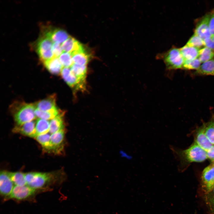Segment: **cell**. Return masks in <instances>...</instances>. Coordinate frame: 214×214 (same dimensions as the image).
<instances>
[{
    "label": "cell",
    "mask_w": 214,
    "mask_h": 214,
    "mask_svg": "<svg viewBox=\"0 0 214 214\" xmlns=\"http://www.w3.org/2000/svg\"><path fill=\"white\" fill-rule=\"evenodd\" d=\"M44 33V35L50 38L53 43H59L64 42L70 37L65 31L59 29L49 30Z\"/></svg>",
    "instance_id": "9a60e30c"
},
{
    "label": "cell",
    "mask_w": 214,
    "mask_h": 214,
    "mask_svg": "<svg viewBox=\"0 0 214 214\" xmlns=\"http://www.w3.org/2000/svg\"><path fill=\"white\" fill-rule=\"evenodd\" d=\"M91 56L85 51L77 54L72 56L73 64L86 65L89 61Z\"/></svg>",
    "instance_id": "cb8c5ba5"
},
{
    "label": "cell",
    "mask_w": 214,
    "mask_h": 214,
    "mask_svg": "<svg viewBox=\"0 0 214 214\" xmlns=\"http://www.w3.org/2000/svg\"><path fill=\"white\" fill-rule=\"evenodd\" d=\"M70 68L72 72L77 78L82 86L85 89L87 70L86 66H81L73 64Z\"/></svg>",
    "instance_id": "e0dca14e"
},
{
    "label": "cell",
    "mask_w": 214,
    "mask_h": 214,
    "mask_svg": "<svg viewBox=\"0 0 214 214\" xmlns=\"http://www.w3.org/2000/svg\"><path fill=\"white\" fill-rule=\"evenodd\" d=\"M43 63L48 70L53 74L58 75L61 73L63 68L58 57H54Z\"/></svg>",
    "instance_id": "d6986e66"
},
{
    "label": "cell",
    "mask_w": 214,
    "mask_h": 214,
    "mask_svg": "<svg viewBox=\"0 0 214 214\" xmlns=\"http://www.w3.org/2000/svg\"><path fill=\"white\" fill-rule=\"evenodd\" d=\"M214 57V51L205 47L200 49L198 58L201 63L213 59Z\"/></svg>",
    "instance_id": "83f0119b"
},
{
    "label": "cell",
    "mask_w": 214,
    "mask_h": 214,
    "mask_svg": "<svg viewBox=\"0 0 214 214\" xmlns=\"http://www.w3.org/2000/svg\"><path fill=\"white\" fill-rule=\"evenodd\" d=\"M27 185L45 192L52 189V187L59 185L66 179L64 171L59 170L48 172H31L25 173Z\"/></svg>",
    "instance_id": "6da1fadb"
},
{
    "label": "cell",
    "mask_w": 214,
    "mask_h": 214,
    "mask_svg": "<svg viewBox=\"0 0 214 214\" xmlns=\"http://www.w3.org/2000/svg\"><path fill=\"white\" fill-rule=\"evenodd\" d=\"M210 17V12L205 14L198 21L195 28L194 34L203 40L212 36L209 29Z\"/></svg>",
    "instance_id": "9c48e42d"
},
{
    "label": "cell",
    "mask_w": 214,
    "mask_h": 214,
    "mask_svg": "<svg viewBox=\"0 0 214 214\" xmlns=\"http://www.w3.org/2000/svg\"><path fill=\"white\" fill-rule=\"evenodd\" d=\"M11 179L15 185L22 186L27 185L25 173L21 172H9Z\"/></svg>",
    "instance_id": "484cf974"
},
{
    "label": "cell",
    "mask_w": 214,
    "mask_h": 214,
    "mask_svg": "<svg viewBox=\"0 0 214 214\" xmlns=\"http://www.w3.org/2000/svg\"><path fill=\"white\" fill-rule=\"evenodd\" d=\"M53 42L44 35L37 42V51L40 59L43 62L54 57L52 51Z\"/></svg>",
    "instance_id": "8992f818"
},
{
    "label": "cell",
    "mask_w": 214,
    "mask_h": 214,
    "mask_svg": "<svg viewBox=\"0 0 214 214\" xmlns=\"http://www.w3.org/2000/svg\"><path fill=\"white\" fill-rule=\"evenodd\" d=\"M212 164L214 165V159L212 160Z\"/></svg>",
    "instance_id": "74e56055"
},
{
    "label": "cell",
    "mask_w": 214,
    "mask_h": 214,
    "mask_svg": "<svg viewBox=\"0 0 214 214\" xmlns=\"http://www.w3.org/2000/svg\"><path fill=\"white\" fill-rule=\"evenodd\" d=\"M212 38L214 42V34L212 36Z\"/></svg>",
    "instance_id": "8d00e7d4"
},
{
    "label": "cell",
    "mask_w": 214,
    "mask_h": 214,
    "mask_svg": "<svg viewBox=\"0 0 214 214\" xmlns=\"http://www.w3.org/2000/svg\"><path fill=\"white\" fill-rule=\"evenodd\" d=\"M210 13V17L209 21V29L211 34L212 36L214 34V9Z\"/></svg>",
    "instance_id": "d6a6232c"
},
{
    "label": "cell",
    "mask_w": 214,
    "mask_h": 214,
    "mask_svg": "<svg viewBox=\"0 0 214 214\" xmlns=\"http://www.w3.org/2000/svg\"><path fill=\"white\" fill-rule=\"evenodd\" d=\"M169 148L174 155L182 161L200 162L208 158L207 152L195 142L190 147L184 150L177 149L172 145H169Z\"/></svg>",
    "instance_id": "3957f363"
},
{
    "label": "cell",
    "mask_w": 214,
    "mask_h": 214,
    "mask_svg": "<svg viewBox=\"0 0 214 214\" xmlns=\"http://www.w3.org/2000/svg\"><path fill=\"white\" fill-rule=\"evenodd\" d=\"M65 129L51 134L49 153L55 155H62L65 145Z\"/></svg>",
    "instance_id": "52a82bcc"
},
{
    "label": "cell",
    "mask_w": 214,
    "mask_h": 214,
    "mask_svg": "<svg viewBox=\"0 0 214 214\" xmlns=\"http://www.w3.org/2000/svg\"><path fill=\"white\" fill-rule=\"evenodd\" d=\"M64 114L60 112L56 117L50 121L49 133L53 134L64 129Z\"/></svg>",
    "instance_id": "ac0fdd59"
},
{
    "label": "cell",
    "mask_w": 214,
    "mask_h": 214,
    "mask_svg": "<svg viewBox=\"0 0 214 214\" xmlns=\"http://www.w3.org/2000/svg\"><path fill=\"white\" fill-rule=\"evenodd\" d=\"M10 108L16 125L20 126L33 121L36 117L34 104L16 102Z\"/></svg>",
    "instance_id": "7a4b0ae2"
},
{
    "label": "cell",
    "mask_w": 214,
    "mask_h": 214,
    "mask_svg": "<svg viewBox=\"0 0 214 214\" xmlns=\"http://www.w3.org/2000/svg\"><path fill=\"white\" fill-rule=\"evenodd\" d=\"M57 108L47 111H43L36 109L35 113L38 118L47 120H51L56 117L60 112Z\"/></svg>",
    "instance_id": "7402d4cb"
},
{
    "label": "cell",
    "mask_w": 214,
    "mask_h": 214,
    "mask_svg": "<svg viewBox=\"0 0 214 214\" xmlns=\"http://www.w3.org/2000/svg\"><path fill=\"white\" fill-rule=\"evenodd\" d=\"M59 58L64 67H70L73 64L72 56L69 53L64 52L59 56Z\"/></svg>",
    "instance_id": "4dcf8cb0"
},
{
    "label": "cell",
    "mask_w": 214,
    "mask_h": 214,
    "mask_svg": "<svg viewBox=\"0 0 214 214\" xmlns=\"http://www.w3.org/2000/svg\"><path fill=\"white\" fill-rule=\"evenodd\" d=\"M14 186L10 176L9 172L5 170L1 171L0 193L4 201H7Z\"/></svg>",
    "instance_id": "ba28073f"
},
{
    "label": "cell",
    "mask_w": 214,
    "mask_h": 214,
    "mask_svg": "<svg viewBox=\"0 0 214 214\" xmlns=\"http://www.w3.org/2000/svg\"><path fill=\"white\" fill-rule=\"evenodd\" d=\"M50 133L37 136L34 138L41 145L43 150L45 152L49 153L50 148Z\"/></svg>",
    "instance_id": "d4e9b609"
},
{
    "label": "cell",
    "mask_w": 214,
    "mask_h": 214,
    "mask_svg": "<svg viewBox=\"0 0 214 214\" xmlns=\"http://www.w3.org/2000/svg\"><path fill=\"white\" fill-rule=\"evenodd\" d=\"M35 125L36 122L33 120L20 126H15L12 131L14 133L34 138L37 136Z\"/></svg>",
    "instance_id": "4fadbf2b"
},
{
    "label": "cell",
    "mask_w": 214,
    "mask_h": 214,
    "mask_svg": "<svg viewBox=\"0 0 214 214\" xmlns=\"http://www.w3.org/2000/svg\"><path fill=\"white\" fill-rule=\"evenodd\" d=\"M61 74L63 78L70 87L76 90H85L72 72L70 67H64Z\"/></svg>",
    "instance_id": "7c38bea8"
},
{
    "label": "cell",
    "mask_w": 214,
    "mask_h": 214,
    "mask_svg": "<svg viewBox=\"0 0 214 214\" xmlns=\"http://www.w3.org/2000/svg\"><path fill=\"white\" fill-rule=\"evenodd\" d=\"M43 192L42 191L34 189L27 185L22 186L15 185L7 201L13 200L21 201L33 200L36 195Z\"/></svg>",
    "instance_id": "5b68a950"
},
{
    "label": "cell",
    "mask_w": 214,
    "mask_h": 214,
    "mask_svg": "<svg viewBox=\"0 0 214 214\" xmlns=\"http://www.w3.org/2000/svg\"><path fill=\"white\" fill-rule=\"evenodd\" d=\"M188 46L199 48L204 46L203 40L198 36L194 34L185 45Z\"/></svg>",
    "instance_id": "f546056e"
},
{
    "label": "cell",
    "mask_w": 214,
    "mask_h": 214,
    "mask_svg": "<svg viewBox=\"0 0 214 214\" xmlns=\"http://www.w3.org/2000/svg\"><path fill=\"white\" fill-rule=\"evenodd\" d=\"M180 49L185 60H191L198 58L199 48L185 45Z\"/></svg>",
    "instance_id": "44dd1931"
},
{
    "label": "cell",
    "mask_w": 214,
    "mask_h": 214,
    "mask_svg": "<svg viewBox=\"0 0 214 214\" xmlns=\"http://www.w3.org/2000/svg\"><path fill=\"white\" fill-rule=\"evenodd\" d=\"M36 109L43 111H50L57 108L55 94L50 95L34 103Z\"/></svg>",
    "instance_id": "2e32d148"
},
{
    "label": "cell",
    "mask_w": 214,
    "mask_h": 214,
    "mask_svg": "<svg viewBox=\"0 0 214 214\" xmlns=\"http://www.w3.org/2000/svg\"><path fill=\"white\" fill-rule=\"evenodd\" d=\"M207 155L208 158L211 160L214 159V145L207 152Z\"/></svg>",
    "instance_id": "e575fe53"
},
{
    "label": "cell",
    "mask_w": 214,
    "mask_h": 214,
    "mask_svg": "<svg viewBox=\"0 0 214 214\" xmlns=\"http://www.w3.org/2000/svg\"><path fill=\"white\" fill-rule=\"evenodd\" d=\"M213 191V199H214L213 200V201L214 202V187L211 191Z\"/></svg>",
    "instance_id": "d590c367"
},
{
    "label": "cell",
    "mask_w": 214,
    "mask_h": 214,
    "mask_svg": "<svg viewBox=\"0 0 214 214\" xmlns=\"http://www.w3.org/2000/svg\"><path fill=\"white\" fill-rule=\"evenodd\" d=\"M196 75H212L214 76V59L204 62L194 73Z\"/></svg>",
    "instance_id": "ffe728a7"
},
{
    "label": "cell",
    "mask_w": 214,
    "mask_h": 214,
    "mask_svg": "<svg viewBox=\"0 0 214 214\" xmlns=\"http://www.w3.org/2000/svg\"><path fill=\"white\" fill-rule=\"evenodd\" d=\"M205 133L211 143L214 145V114L210 120L203 124Z\"/></svg>",
    "instance_id": "4316f807"
},
{
    "label": "cell",
    "mask_w": 214,
    "mask_h": 214,
    "mask_svg": "<svg viewBox=\"0 0 214 214\" xmlns=\"http://www.w3.org/2000/svg\"><path fill=\"white\" fill-rule=\"evenodd\" d=\"M202 179L203 187L207 193L211 192L214 187V165L211 164L203 171Z\"/></svg>",
    "instance_id": "30bf717a"
},
{
    "label": "cell",
    "mask_w": 214,
    "mask_h": 214,
    "mask_svg": "<svg viewBox=\"0 0 214 214\" xmlns=\"http://www.w3.org/2000/svg\"><path fill=\"white\" fill-rule=\"evenodd\" d=\"M195 142L207 152L213 145L205 133L203 125L196 130Z\"/></svg>",
    "instance_id": "5bb4252c"
},
{
    "label": "cell",
    "mask_w": 214,
    "mask_h": 214,
    "mask_svg": "<svg viewBox=\"0 0 214 214\" xmlns=\"http://www.w3.org/2000/svg\"><path fill=\"white\" fill-rule=\"evenodd\" d=\"M202 63L198 58L191 60H185L182 69L186 70H197Z\"/></svg>",
    "instance_id": "f1b7e54d"
},
{
    "label": "cell",
    "mask_w": 214,
    "mask_h": 214,
    "mask_svg": "<svg viewBox=\"0 0 214 214\" xmlns=\"http://www.w3.org/2000/svg\"><path fill=\"white\" fill-rule=\"evenodd\" d=\"M50 123L48 120L38 118L35 125L37 136L49 133Z\"/></svg>",
    "instance_id": "603a6c76"
},
{
    "label": "cell",
    "mask_w": 214,
    "mask_h": 214,
    "mask_svg": "<svg viewBox=\"0 0 214 214\" xmlns=\"http://www.w3.org/2000/svg\"><path fill=\"white\" fill-rule=\"evenodd\" d=\"M156 58L163 60L168 70L182 69L185 60L180 48L174 46L166 52L158 54Z\"/></svg>",
    "instance_id": "277c9868"
},
{
    "label": "cell",
    "mask_w": 214,
    "mask_h": 214,
    "mask_svg": "<svg viewBox=\"0 0 214 214\" xmlns=\"http://www.w3.org/2000/svg\"><path fill=\"white\" fill-rule=\"evenodd\" d=\"M61 46L64 52L70 53L72 56L85 50L81 43L70 36L62 43Z\"/></svg>",
    "instance_id": "8fae6325"
},
{
    "label": "cell",
    "mask_w": 214,
    "mask_h": 214,
    "mask_svg": "<svg viewBox=\"0 0 214 214\" xmlns=\"http://www.w3.org/2000/svg\"><path fill=\"white\" fill-rule=\"evenodd\" d=\"M52 51L54 57H59L63 51L60 43L56 42L54 43L52 47Z\"/></svg>",
    "instance_id": "1f68e13d"
},
{
    "label": "cell",
    "mask_w": 214,
    "mask_h": 214,
    "mask_svg": "<svg viewBox=\"0 0 214 214\" xmlns=\"http://www.w3.org/2000/svg\"><path fill=\"white\" fill-rule=\"evenodd\" d=\"M204 46L214 51V42L212 37L203 40Z\"/></svg>",
    "instance_id": "836d02e7"
}]
</instances>
